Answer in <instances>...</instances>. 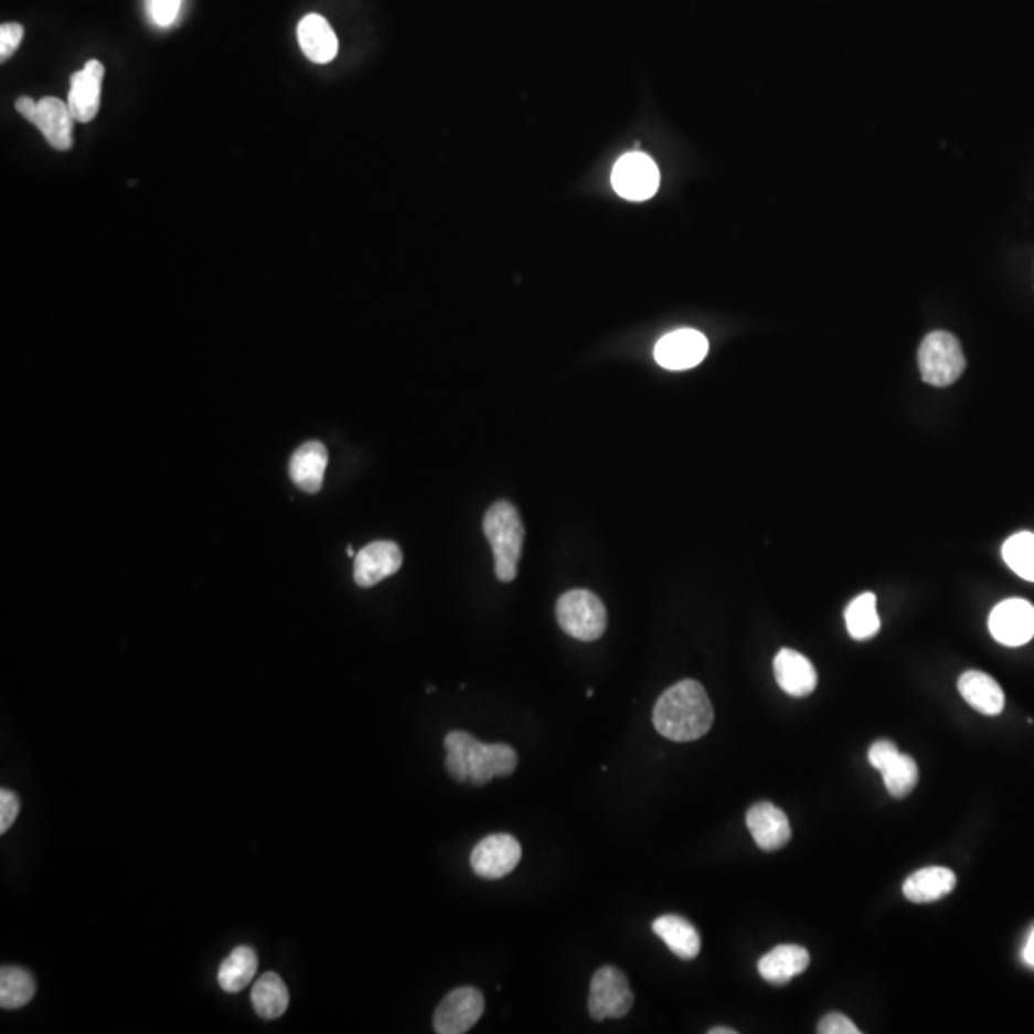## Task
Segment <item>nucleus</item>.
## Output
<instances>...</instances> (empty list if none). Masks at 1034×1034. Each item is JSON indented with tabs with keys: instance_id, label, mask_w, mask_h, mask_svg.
Masks as SVG:
<instances>
[{
	"instance_id": "f03ea898",
	"label": "nucleus",
	"mask_w": 1034,
	"mask_h": 1034,
	"mask_svg": "<svg viewBox=\"0 0 1034 1034\" xmlns=\"http://www.w3.org/2000/svg\"><path fill=\"white\" fill-rule=\"evenodd\" d=\"M487 541L494 554V572L502 583H510L518 577L525 529L521 523L520 512L508 500H499L489 508L483 520Z\"/></svg>"
},
{
	"instance_id": "72a5a7b5",
	"label": "nucleus",
	"mask_w": 1034,
	"mask_h": 1034,
	"mask_svg": "<svg viewBox=\"0 0 1034 1034\" xmlns=\"http://www.w3.org/2000/svg\"><path fill=\"white\" fill-rule=\"evenodd\" d=\"M36 108H39V102L33 100V98H30V96H22V98H18V100H15V109H18V114H20L23 119H28V121L33 125H35Z\"/></svg>"
},
{
	"instance_id": "ddd939ff",
	"label": "nucleus",
	"mask_w": 1034,
	"mask_h": 1034,
	"mask_svg": "<svg viewBox=\"0 0 1034 1034\" xmlns=\"http://www.w3.org/2000/svg\"><path fill=\"white\" fill-rule=\"evenodd\" d=\"M403 552L391 541L370 543L355 556V583L362 588L377 585L401 569Z\"/></svg>"
},
{
	"instance_id": "aec40b11",
	"label": "nucleus",
	"mask_w": 1034,
	"mask_h": 1034,
	"mask_svg": "<svg viewBox=\"0 0 1034 1034\" xmlns=\"http://www.w3.org/2000/svg\"><path fill=\"white\" fill-rule=\"evenodd\" d=\"M328 450L319 441L301 445L290 460V478L301 491L319 492L324 483Z\"/></svg>"
},
{
	"instance_id": "9d476101",
	"label": "nucleus",
	"mask_w": 1034,
	"mask_h": 1034,
	"mask_svg": "<svg viewBox=\"0 0 1034 1034\" xmlns=\"http://www.w3.org/2000/svg\"><path fill=\"white\" fill-rule=\"evenodd\" d=\"M989 629L1000 644L1017 648L1034 637V606L1031 601L1012 598L1000 601L989 617Z\"/></svg>"
},
{
	"instance_id": "20e7f679",
	"label": "nucleus",
	"mask_w": 1034,
	"mask_h": 1034,
	"mask_svg": "<svg viewBox=\"0 0 1034 1034\" xmlns=\"http://www.w3.org/2000/svg\"><path fill=\"white\" fill-rule=\"evenodd\" d=\"M918 361L924 382L935 387L955 384L966 370L962 345L948 332L929 333L919 348Z\"/></svg>"
},
{
	"instance_id": "7ed1b4c3",
	"label": "nucleus",
	"mask_w": 1034,
	"mask_h": 1034,
	"mask_svg": "<svg viewBox=\"0 0 1034 1034\" xmlns=\"http://www.w3.org/2000/svg\"><path fill=\"white\" fill-rule=\"evenodd\" d=\"M559 627L580 642H593L608 629V611L596 594L588 590L565 593L556 606Z\"/></svg>"
},
{
	"instance_id": "c9c22d12",
	"label": "nucleus",
	"mask_w": 1034,
	"mask_h": 1034,
	"mask_svg": "<svg viewBox=\"0 0 1034 1034\" xmlns=\"http://www.w3.org/2000/svg\"><path fill=\"white\" fill-rule=\"evenodd\" d=\"M710 1034H736V1031L728 1027H715L711 1028Z\"/></svg>"
},
{
	"instance_id": "6e6552de",
	"label": "nucleus",
	"mask_w": 1034,
	"mask_h": 1034,
	"mask_svg": "<svg viewBox=\"0 0 1034 1034\" xmlns=\"http://www.w3.org/2000/svg\"><path fill=\"white\" fill-rule=\"evenodd\" d=\"M486 1012V999L473 987L449 992L435 1010L434 1028L439 1034L468 1033Z\"/></svg>"
},
{
	"instance_id": "9b49d317",
	"label": "nucleus",
	"mask_w": 1034,
	"mask_h": 1034,
	"mask_svg": "<svg viewBox=\"0 0 1034 1034\" xmlns=\"http://www.w3.org/2000/svg\"><path fill=\"white\" fill-rule=\"evenodd\" d=\"M710 353V341L697 330H674L655 345V361L667 370L694 369Z\"/></svg>"
},
{
	"instance_id": "2eb2a0df",
	"label": "nucleus",
	"mask_w": 1034,
	"mask_h": 1034,
	"mask_svg": "<svg viewBox=\"0 0 1034 1034\" xmlns=\"http://www.w3.org/2000/svg\"><path fill=\"white\" fill-rule=\"evenodd\" d=\"M747 828L751 832L753 840L763 851H778L786 846L791 840V825L784 810L778 809L772 803L753 804L747 812Z\"/></svg>"
},
{
	"instance_id": "4468645a",
	"label": "nucleus",
	"mask_w": 1034,
	"mask_h": 1034,
	"mask_svg": "<svg viewBox=\"0 0 1034 1034\" xmlns=\"http://www.w3.org/2000/svg\"><path fill=\"white\" fill-rule=\"evenodd\" d=\"M102 81L104 65L98 60H90L83 70L73 75L67 106L75 121L88 124L95 119L100 109Z\"/></svg>"
},
{
	"instance_id": "bb28decb",
	"label": "nucleus",
	"mask_w": 1034,
	"mask_h": 1034,
	"mask_svg": "<svg viewBox=\"0 0 1034 1034\" xmlns=\"http://www.w3.org/2000/svg\"><path fill=\"white\" fill-rule=\"evenodd\" d=\"M846 630L854 640H870L880 632V615L875 609V596L872 593L854 598L845 611Z\"/></svg>"
},
{
	"instance_id": "c85d7f7f",
	"label": "nucleus",
	"mask_w": 1034,
	"mask_h": 1034,
	"mask_svg": "<svg viewBox=\"0 0 1034 1034\" xmlns=\"http://www.w3.org/2000/svg\"><path fill=\"white\" fill-rule=\"evenodd\" d=\"M476 738L468 732H450L445 738V749H447V772L450 778L460 784L470 780L468 776V753Z\"/></svg>"
},
{
	"instance_id": "4be33fe9",
	"label": "nucleus",
	"mask_w": 1034,
	"mask_h": 1034,
	"mask_svg": "<svg viewBox=\"0 0 1034 1034\" xmlns=\"http://www.w3.org/2000/svg\"><path fill=\"white\" fill-rule=\"evenodd\" d=\"M955 887L956 875L952 870L929 866L914 872L903 885V893L910 903L926 905L947 897Z\"/></svg>"
},
{
	"instance_id": "412c9836",
	"label": "nucleus",
	"mask_w": 1034,
	"mask_h": 1034,
	"mask_svg": "<svg viewBox=\"0 0 1034 1034\" xmlns=\"http://www.w3.org/2000/svg\"><path fill=\"white\" fill-rule=\"evenodd\" d=\"M810 956L803 947L780 945L759 960V973L772 984H786L809 968Z\"/></svg>"
},
{
	"instance_id": "f704fd0d",
	"label": "nucleus",
	"mask_w": 1034,
	"mask_h": 1034,
	"mask_svg": "<svg viewBox=\"0 0 1034 1034\" xmlns=\"http://www.w3.org/2000/svg\"><path fill=\"white\" fill-rule=\"evenodd\" d=\"M1023 962L1027 963L1028 968H1034V929L1023 947Z\"/></svg>"
},
{
	"instance_id": "2f4dec72",
	"label": "nucleus",
	"mask_w": 1034,
	"mask_h": 1034,
	"mask_svg": "<svg viewBox=\"0 0 1034 1034\" xmlns=\"http://www.w3.org/2000/svg\"><path fill=\"white\" fill-rule=\"evenodd\" d=\"M818 1033L820 1034H861V1028L854 1025L853 1021L845 1017L843 1013H828L825 1017L818 1023Z\"/></svg>"
},
{
	"instance_id": "1a4fd4ad",
	"label": "nucleus",
	"mask_w": 1034,
	"mask_h": 1034,
	"mask_svg": "<svg viewBox=\"0 0 1034 1034\" xmlns=\"http://www.w3.org/2000/svg\"><path fill=\"white\" fill-rule=\"evenodd\" d=\"M521 861L520 841L508 833H492L471 851L473 872L486 880H500L514 872Z\"/></svg>"
},
{
	"instance_id": "b1692460",
	"label": "nucleus",
	"mask_w": 1034,
	"mask_h": 1034,
	"mask_svg": "<svg viewBox=\"0 0 1034 1034\" xmlns=\"http://www.w3.org/2000/svg\"><path fill=\"white\" fill-rule=\"evenodd\" d=\"M252 1004L255 1012L259 1013L263 1020H278L283 1017L288 1004H290V992L283 981V977L268 971L260 976L254 984L252 991Z\"/></svg>"
},
{
	"instance_id": "dca6fc26",
	"label": "nucleus",
	"mask_w": 1034,
	"mask_h": 1034,
	"mask_svg": "<svg viewBox=\"0 0 1034 1034\" xmlns=\"http://www.w3.org/2000/svg\"><path fill=\"white\" fill-rule=\"evenodd\" d=\"M775 676L778 686L793 697H807L814 692L818 674L814 665L803 653L796 650L778 651L775 658Z\"/></svg>"
},
{
	"instance_id": "cd10ccee",
	"label": "nucleus",
	"mask_w": 1034,
	"mask_h": 1034,
	"mask_svg": "<svg viewBox=\"0 0 1034 1034\" xmlns=\"http://www.w3.org/2000/svg\"><path fill=\"white\" fill-rule=\"evenodd\" d=\"M1002 557L1005 564L1021 579L1034 583V535L1033 533H1017L1010 536L1002 546Z\"/></svg>"
},
{
	"instance_id": "0eeeda50",
	"label": "nucleus",
	"mask_w": 1034,
	"mask_h": 1034,
	"mask_svg": "<svg viewBox=\"0 0 1034 1034\" xmlns=\"http://www.w3.org/2000/svg\"><path fill=\"white\" fill-rule=\"evenodd\" d=\"M870 765L880 770L883 784L891 796L906 797L918 786L919 770L910 755L898 751L897 745L887 739L875 742L868 751Z\"/></svg>"
},
{
	"instance_id": "39448f33",
	"label": "nucleus",
	"mask_w": 1034,
	"mask_h": 1034,
	"mask_svg": "<svg viewBox=\"0 0 1034 1034\" xmlns=\"http://www.w3.org/2000/svg\"><path fill=\"white\" fill-rule=\"evenodd\" d=\"M635 994L627 976L614 966H604L590 981L588 1013L594 1021L621 1020L630 1012Z\"/></svg>"
},
{
	"instance_id": "423d86ee",
	"label": "nucleus",
	"mask_w": 1034,
	"mask_h": 1034,
	"mask_svg": "<svg viewBox=\"0 0 1034 1034\" xmlns=\"http://www.w3.org/2000/svg\"><path fill=\"white\" fill-rule=\"evenodd\" d=\"M615 192L630 202H646L659 189V169L650 156L630 152L617 161L611 173Z\"/></svg>"
},
{
	"instance_id": "f3484780",
	"label": "nucleus",
	"mask_w": 1034,
	"mask_h": 1034,
	"mask_svg": "<svg viewBox=\"0 0 1034 1034\" xmlns=\"http://www.w3.org/2000/svg\"><path fill=\"white\" fill-rule=\"evenodd\" d=\"M73 119L67 102L56 96H44L36 108L35 127L43 132L44 140L60 152L72 150Z\"/></svg>"
},
{
	"instance_id": "7c9ffc66",
	"label": "nucleus",
	"mask_w": 1034,
	"mask_h": 1034,
	"mask_svg": "<svg viewBox=\"0 0 1034 1034\" xmlns=\"http://www.w3.org/2000/svg\"><path fill=\"white\" fill-rule=\"evenodd\" d=\"M20 814V799L12 789H0V833H7Z\"/></svg>"
},
{
	"instance_id": "f257e3e1",
	"label": "nucleus",
	"mask_w": 1034,
	"mask_h": 1034,
	"mask_svg": "<svg viewBox=\"0 0 1034 1034\" xmlns=\"http://www.w3.org/2000/svg\"><path fill=\"white\" fill-rule=\"evenodd\" d=\"M715 711L705 687L695 680H682L669 687L653 707V726L667 739L694 742L711 731Z\"/></svg>"
},
{
	"instance_id": "473e14b6",
	"label": "nucleus",
	"mask_w": 1034,
	"mask_h": 1034,
	"mask_svg": "<svg viewBox=\"0 0 1034 1034\" xmlns=\"http://www.w3.org/2000/svg\"><path fill=\"white\" fill-rule=\"evenodd\" d=\"M182 0H150V12H152L153 22L167 28L174 22L179 15Z\"/></svg>"
},
{
	"instance_id": "5701e85b",
	"label": "nucleus",
	"mask_w": 1034,
	"mask_h": 1034,
	"mask_svg": "<svg viewBox=\"0 0 1034 1034\" xmlns=\"http://www.w3.org/2000/svg\"><path fill=\"white\" fill-rule=\"evenodd\" d=\"M651 929L680 960H694L702 950V937L697 929L680 916H661L653 921Z\"/></svg>"
},
{
	"instance_id": "f8f14e48",
	"label": "nucleus",
	"mask_w": 1034,
	"mask_h": 1034,
	"mask_svg": "<svg viewBox=\"0 0 1034 1034\" xmlns=\"http://www.w3.org/2000/svg\"><path fill=\"white\" fill-rule=\"evenodd\" d=\"M518 768V755L507 744H483L476 739L468 753V776L473 786H487L492 778H504Z\"/></svg>"
},
{
	"instance_id": "393cba45",
	"label": "nucleus",
	"mask_w": 1034,
	"mask_h": 1034,
	"mask_svg": "<svg viewBox=\"0 0 1034 1034\" xmlns=\"http://www.w3.org/2000/svg\"><path fill=\"white\" fill-rule=\"evenodd\" d=\"M255 971H257V955L254 948H234L218 968V987L228 994H236L254 981Z\"/></svg>"
},
{
	"instance_id": "a878e982",
	"label": "nucleus",
	"mask_w": 1034,
	"mask_h": 1034,
	"mask_svg": "<svg viewBox=\"0 0 1034 1034\" xmlns=\"http://www.w3.org/2000/svg\"><path fill=\"white\" fill-rule=\"evenodd\" d=\"M35 977L15 966H2L0 970V1005L2 1010H20L35 996Z\"/></svg>"
},
{
	"instance_id": "6ab92c4d",
	"label": "nucleus",
	"mask_w": 1034,
	"mask_h": 1034,
	"mask_svg": "<svg viewBox=\"0 0 1034 1034\" xmlns=\"http://www.w3.org/2000/svg\"><path fill=\"white\" fill-rule=\"evenodd\" d=\"M963 700L981 715L996 716L1004 711V690L999 682L981 671H968L958 680Z\"/></svg>"
},
{
	"instance_id": "a211bd4d",
	"label": "nucleus",
	"mask_w": 1034,
	"mask_h": 1034,
	"mask_svg": "<svg viewBox=\"0 0 1034 1034\" xmlns=\"http://www.w3.org/2000/svg\"><path fill=\"white\" fill-rule=\"evenodd\" d=\"M297 39L305 56L315 64H328L338 56V36L320 14L305 15L297 25Z\"/></svg>"
},
{
	"instance_id": "c756f323",
	"label": "nucleus",
	"mask_w": 1034,
	"mask_h": 1034,
	"mask_svg": "<svg viewBox=\"0 0 1034 1034\" xmlns=\"http://www.w3.org/2000/svg\"><path fill=\"white\" fill-rule=\"evenodd\" d=\"M23 25L20 23H2L0 25V60L7 62L14 56L18 46L23 41Z\"/></svg>"
}]
</instances>
